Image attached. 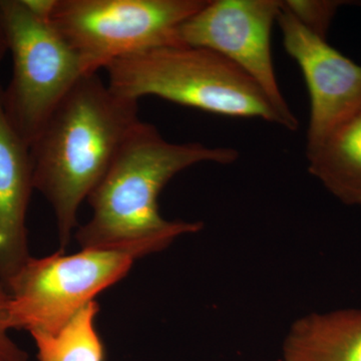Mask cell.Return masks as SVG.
<instances>
[{
  "label": "cell",
  "instance_id": "obj_1",
  "mask_svg": "<svg viewBox=\"0 0 361 361\" xmlns=\"http://www.w3.org/2000/svg\"><path fill=\"white\" fill-rule=\"evenodd\" d=\"M140 122L137 101L116 94L92 73L68 92L30 145L35 190L54 209L61 250L78 227L82 202Z\"/></svg>",
  "mask_w": 361,
  "mask_h": 361
},
{
  "label": "cell",
  "instance_id": "obj_2",
  "mask_svg": "<svg viewBox=\"0 0 361 361\" xmlns=\"http://www.w3.org/2000/svg\"><path fill=\"white\" fill-rule=\"evenodd\" d=\"M238 158L232 148L169 142L155 126L140 122L87 197L92 215L78 228V243L85 249L155 242L167 248L178 237L201 231V222L171 221L161 215V190L176 175L197 164L228 165Z\"/></svg>",
  "mask_w": 361,
  "mask_h": 361
},
{
  "label": "cell",
  "instance_id": "obj_3",
  "mask_svg": "<svg viewBox=\"0 0 361 361\" xmlns=\"http://www.w3.org/2000/svg\"><path fill=\"white\" fill-rule=\"evenodd\" d=\"M104 70L109 87L128 99L158 97L215 115L262 118L288 130L262 89L211 49L160 47L116 59Z\"/></svg>",
  "mask_w": 361,
  "mask_h": 361
},
{
  "label": "cell",
  "instance_id": "obj_4",
  "mask_svg": "<svg viewBox=\"0 0 361 361\" xmlns=\"http://www.w3.org/2000/svg\"><path fill=\"white\" fill-rule=\"evenodd\" d=\"M154 242L59 250L30 257L7 285L11 329L54 334L87 304L127 276L137 259L161 251Z\"/></svg>",
  "mask_w": 361,
  "mask_h": 361
},
{
  "label": "cell",
  "instance_id": "obj_5",
  "mask_svg": "<svg viewBox=\"0 0 361 361\" xmlns=\"http://www.w3.org/2000/svg\"><path fill=\"white\" fill-rule=\"evenodd\" d=\"M208 0H58L51 25L87 73L116 59L180 47V26Z\"/></svg>",
  "mask_w": 361,
  "mask_h": 361
},
{
  "label": "cell",
  "instance_id": "obj_6",
  "mask_svg": "<svg viewBox=\"0 0 361 361\" xmlns=\"http://www.w3.org/2000/svg\"><path fill=\"white\" fill-rule=\"evenodd\" d=\"M0 6L13 58L2 106L11 127L30 147L68 92L90 73L51 23L35 18L23 0H0Z\"/></svg>",
  "mask_w": 361,
  "mask_h": 361
},
{
  "label": "cell",
  "instance_id": "obj_7",
  "mask_svg": "<svg viewBox=\"0 0 361 361\" xmlns=\"http://www.w3.org/2000/svg\"><path fill=\"white\" fill-rule=\"evenodd\" d=\"M281 1L277 0H208L206 6L180 26V44L204 47L231 61L265 92L283 116L289 130L299 122L278 85L271 30Z\"/></svg>",
  "mask_w": 361,
  "mask_h": 361
},
{
  "label": "cell",
  "instance_id": "obj_8",
  "mask_svg": "<svg viewBox=\"0 0 361 361\" xmlns=\"http://www.w3.org/2000/svg\"><path fill=\"white\" fill-rule=\"evenodd\" d=\"M285 51L302 71L310 97L306 155L361 111V66L305 27L280 6L277 21Z\"/></svg>",
  "mask_w": 361,
  "mask_h": 361
},
{
  "label": "cell",
  "instance_id": "obj_9",
  "mask_svg": "<svg viewBox=\"0 0 361 361\" xmlns=\"http://www.w3.org/2000/svg\"><path fill=\"white\" fill-rule=\"evenodd\" d=\"M2 94L0 85V280L7 288L32 257L26 214L35 184L30 147L9 125Z\"/></svg>",
  "mask_w": 361,
  "mask_h": 361
},
{
  "label": "cell",
  "instance_id": "obj_10",
  "mask_svg": "<svg viewBox=\"0 0 361 361\" xmlns=\"http://www.w3.org/2000/svg\"><path fill=\"white\" fill-rule=\"evenodd\" d=\"M283 361H361V310L299 318L282 348Z\"/></svg>",
  "mask_w": 361,
  "mask_h": 361
},
{
  "label": "cell",
  "instance_id": "obj_11",
  "mask_svg": "<svg viewBox=\"0 0 361 361\" xmlns=\"http://www.w3.org/2000/svg\"><path fill=\"white\" fill-rule=\"evenodd\" d=\"M308 171L342 203L361 207V111L308 154Z\"/></svg>",
  "mask_w": 361,
  "mask_h": 361
},
{
  "label": "cell",
  "instance_id": "obj_12",
  "mask_svg": "<svg viewBox=\"0 0 361 361\" xmlns=\"http://www.w3.org/2000/svg\"><path fill=\"white\" fill-rule=\"evenodd\" d=\"M99 311L92 301L54 334H32L39 361H104L106 349L96 327Z\"/></svg>",
  "mask_w": 361,
  "mask_h": 361
},
{
  "label": "cell",
  "instance_id": "obj_13",
  "mask_svg": "<svg viewBox=\"0 0 361 361\" xmlns=\"http://www.w3.org/2000/svg\"><path fill=\"white\" fill-rule=\"evenodd\" d=\"M348 4L345 1L331 0H287L282 6L290 11L305 27L322 39H326L331 21L339 6Z\"/></svg>",
  "mask_w": 361,
  "mask_h": 361
},
{
  "label": "cell",
  "instance_id": "obj_14",
  "mask_svg": "<svg viewBox=\"0 0 361 361\" xmlns=\"http://www.w3.org/2000/svg\"><path fill=\"white\" fill-rule=\"evenodd\" d=\"M9 297L0 280V361H27L28 355L9 336Z\"/></svg>",
  "mask_w": 361,
  "mask_h": 361
},
{
  "label": "cell",
  "instance_id": "obj_15",
  "mask_svg": "<svg viewBox=\"0 0 361 361\" xmlns=\"http://www.w3.org/2000/svg\"><path fill=\"white\" fill-rule=\"evenodd\" d=\"M58 0H23L26 8L37 20L49 23Z\"/></svg>",
  "mask_w": 361,
  "mask_h": 361
},
{
  "label": "cell",
  "instance_id": "obj_16",
  "mask_svg": "<svg viewBox=\"0 0 361 361\" xmlns=\"http://www.w3.org/2000/svg\"><path fill=\"white\" fill-rule=\"evenodd\" d=\"M6 52H8V39H7L4 13H2L1 6H0V63L6 56Z\"/></svg>",
  "mask_w": 361,
  "mask_h": 361
}]
</instances>
